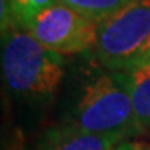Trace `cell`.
Wrapping results in <instances>:
<instances>
[{
  "instance_id": "ba28073f",
  "label": "cell",
  "mask_w": 150,
  "mask_h": 150,
  "mask_svg": "<svg viewBox=\"0 0 150 150\" xmlns=\"http://www.w3.org/2000/svg\"><path fill=\"white\" fill-rule=\"evenodd\" d=\"M58 2L60 0H9V6L16 25L26 29L43 11Z\"/></svg>"
},
{
  "instance_id": "6da1fadb",
  "label": "cell",
  "mask_w": 150,
  "mask_h": 150,
  "mask_svg": "<svg viewBox=\"0 0 150 150\" xmlns=\"http://www.w3.org/2000/svg\"><path fill=\"white\" fill-rule=\"evenodd\" d=\"M60 124L86 133L138 135L129 89V74L98 64L75 77L66 91Z\"/></svg>"
},
{
  "instance_id": "3957f363",
  "label": "cell",
  "mask_w": 150,
  "mask_h": 150,
  "mask_svg": "<svg viewBox=\"0 0 150 150\" xmlns=\"http://www.w3.org/2000/svg\"><path fill=\"white\" fill-rule=\"evenodd\" d=\"M93 58L110 71H133L150 57V0H133L98 22Z\"/></svg>"
},
{
  "instance_id": "7a4b0ae2",
  "label": "cell",
  "mask_w": 150,
  "mask_h": 150,
  "mask_svg": "<svg viewBox=\"0 0 150 150\" xmlns=\"http://www.w3.org/2000/svg\"><path fill=\"white\" fill-rule=\"evenodd\" d=\"M64 55L43 46L20 26L2 32V75L8 92L28 104L54 100L66 78Z\"/></svg>"
},
{
  "instance_id": "277c9868",
  "label": "cell",
  "mask_w": 150,
  "mask_h": 150,
  "mask_svg": "<svg viewBox=\"0 0 150 150\" xmlns=\"http://www.w3.org/2000/svg\"><path fill=\"white\" fill-rule=\"evenodd\" d=\"M26 31L43 46L66 57L93 51L98 22L58 2L43 11Z\"/></svg>"
},
{
  "instance_id": "5b68a950",
  "label": "cell",
  "mask_w": 150,
  "mask_h": 150,
  "mask_svg": "<svg viewBox=\"0 0 150 150\" xmlns=\"http://www.w3.org/2000/svg\"><path fill=\"white\" fill-rule=\"evenodd\" d=\"M129 138L121 135L86 133L74 127L57 124L43 132L31 150H112Z\"/></svg>"
},
{
  "instance_id": "52a82bcc",
  "label": "cell",
  "mask_w": 150,
  "mask_h": 150,
  "mask_svg": "<svg viewBox=\"0 0 150 150\" xmlns=\"http://www.w3.org/2000/svg\"><path fill=\"white\" fill-rule=\"evenodd\" d=\"M60 2L87 16L95 22H101L133 0H60Z\"/></svg>"
},
{
  "instance_id": "30bf717a",
  "label": "cell",
  "mask_w": 150,
  "mask_h": 150,
  "mask_svg": "<svg viewBox=\"0 0 150 150\" xmlns=\"http://www.w3.org/2000/svg\"><path fill=\"white\" fill-rule=\"evenodd\" d=\"M147 150H150V146H147Z\"/></svg>"
},
{
  "instance_id": "8992f818",
  "label": "cell",
  "mask_w": 150,
  "mask_h": 150,
  "mask_svg": "<svg viewBox=\"0 0 150 150\" xmlns=\"http://www.w3.org/2000/svg\"><path fill=\"white\" fill-rule=\"evenodd\" d=\"M127 74L135 122L142 133L150 130V64H141Z\"/></svg>"
},
{
  "instance_id": "9c48e42d",
  "label": "cell",
  "mask_w": 150,
  "mask_h": 150,
  "mask_svg": "<svg viewBox=\"0 0 150 150\" xmlns=\"http://www.w3.org/2000/svg\"><path fill=\"white\" fill-rule=\"evenodd\" d=\"M112 150H147V146H144L142 142L138 141H132V139H126L117 144Z\"/></svg>"
}]
</instances>
